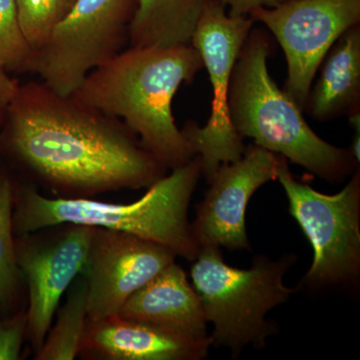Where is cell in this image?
<instances>
[{
    "instance_id": "cell-1",
    "label": "cell",
    "mask_w": 360,
    "mask_h": 360,
    "mask_svg": "<svg viewBox=\"0 0 360 360\" xmlns=\"http://www.w3.org/2000/svg\"><path fill=\"white\" fill-rule=\"evenodd\" d=\"M2 125V148L52 198L148 188L167 175L122 120L42 82L20 84Z\"/></svg>"
},
{
    "instance_id": "cell-2",
    "label": "cell",
    "mask_w": 360,
    "mask_h": 360,
    "mask_svg": "<svg viewBox=\"0 0 360 360\" xmlns=\"http://www.w3.org/2000/svg\"><path fill=\"white\" fill-rule=\"evenodd\" d=\"M191 44L167 47H129L90 71L71 96L90 108L120 118L141 146L167 169L194 156L175 123L174 97L202 70Z\"/></svg>"
},
{
    "instance_id": "cell-3",
    "label": "cell",
    "mask_w": 360,
    "mask_h": 360,
    "mask_svg": "<svg viewBox=\"0 0 360 360\" xmlns=\"http://www.w3.org/2000/svg\"><path fill=\"white\" fill-rule=\"evenodd\" d=\"M200 176V158L195 155L158 180L141 200L131 203L47 198L27 182L15 187L14 236L59 224L89 225L155 241L177 257L193 262L200 248L191 231L188 207Z\"/></svg>"
},
{
    "instance_id": "cell-4",
    "label": "cell",
    "mask_w": 360,
    "mask_h": 360,
    "mask_svg": "<svg viewBox=\"0 0 360 360\" xmlns=\"http://www.w3.org/2000/svg\"><path fill=\"white\" fill-rule=\"evenodd\" d=\"M269 37L252 28L232 72L229 106L232 124L243 139L283 155L322 180L340 184L359 168L350 149L319 136L302 110L270 77Z\"/></svg>"
},
{
    "instance_id": "cell-5",
    "label": "cell",
    "mask_w": 360,
    "mask_h": 360,
    "mask_svg": "<svg viewBox=\"0 0 360 360\" xmlns=\"http://www.w3.org/2000/svg\"><path fill=\"white\" fill-rule=\"evenodd\" d=\"M296 260L292 253L278 259L257 255L250 267L243 269L225 264L221 248H200L191 266V284L200 296L206 321L213 324L212 347L227 348L234 359L250 345L265 347L277 328L266 315L297 291L284 283Z\"/></svg>"
},
{
    "instance_id": "cell-6",
    "label": "cell",
    "mask_w": 360,
    "mask_h": 360,
    "mask_svg": "<svg viewBox=\"0 0 360 360\" xmlns=\"http://www.w3.org/2000/svg\"><path fill=\"white\" fill-rule=\"evenodd\" d=\"M277 181L290 212L314 250L311 266L297 290L340 288L356 291L360 279V170L335 194L315 191L296 179L288 160L279 155Z\"/></svg>"
},
{
    "instance_id": "cell-7",
    "label": "cell",
    "mask_w": 360,
    "mask_h": 360,
    "mask_svg": "<svg viewBox=\"0 0 360 360\" xmlns=\"http://www.w3.org/2000/svg\"><path fill=\"white\" fill-rule=\"evenodd\" d=\"M255 23L250 16L229 15L219 0H205L191 37L212 84V111L205 127L187 122L181 131L200 155L206 181L220 165L239 160L245 150L231 122L229 94L234 66Z\"/></svg>"
},
{
    "instance_id": "cell-8",
    "label": "cell",
    "mask_w": 360,
    "mask_h": 360,
    "mask_svg": "<svg viewBox=\"0 0 360 360\" xmlns=\"http://www.w3.org/2000/svg\"><path fill=\"white\" fill-rule=\"evenodd\" d=\"M137 0H77L70 14L39 51L26 71L60 96L77 91L90 71L129 44Z\"/></svg>"
},
{
    "instance_id": "cell-9",
    "label": "cell",
    "mask_w": 360,
    "mask_h": 360,
    "mask_svg": "<svg viewBox=\"0 0 360 360\" xmlns=\"http://www.w3.org/2000/svg\"><path fill=\"white\" fill-rule=\"evenodd\" d=\"M266 26L281 44L288 63L284 91L305 110L315 75L329 49L360 22V0H290L250 14Z\"/></svg>"
},
{
    "instance_id": "cell-10",
    "label": "cell",
    "mask_w": 360,
    "mask_h": 360,
    "mask_svg": "<svg viewBox=\"0 0 360 360\" xmlns=\"http://www.w3.org/2000/svg\"><path fill=\"white\" fill-rule=\"evenodd\" d=\"M94 227L59 224L15 236V257L28 293L27 335L37 354L63 293L84 270Z\"/></svg>"
},
{
    "instance_id": "cell-11",
    "label": "cell",
    "mask_w": 360,
    "mask_h": 360,
    "mask_svg": "<svg viewBox=\"0 0 360 360\" xmlns=\"http://www.w3.org/2000/svg\"><path fill=\"white\" fill-rule=\"evenodd\" d=\"M167 246L127 232L94 227L82 274L87 283V319L117 315L135 291L174 264Z\"/></svg>"
},
{
    "instance_id": "cell-12",
    "label": "cell",
    "mask_w": 360,
    "mask_h": 360,
    "mask_svg": "<svg viewBox=\"0 0 360 360\" xmlns=\"http://www.w3.org/2000/svg\"><path fill=\"white\" fill-rule=\"evenodd\" d=\"M279 155L250 144L239 160L225 163L208 180L210 188L195 206L191 231L200 248L250 250L246 232L248 202L260 187L277 179Z\"/></svg>"
},
{
    "instance_id": "cell-13",
    "label": "cell",
    "mask_w": 360,
    "mask_h": 360,
    "mask_svg": "<svg viewBox=\"0 0 360 360\" xmlns=\"http://www.w3.org/2000/svg\"><path fill=\"white\" fill-rule=\"evenodd\" d=\"M212 347L210 336L195 340L117 314L86 319L77 356L85 360H201Z\"/></svg>"
},
{
    "instance_id": "cell-14",
    "label": "cell",
    "mask_w": 360,
    "mask_h": 360,
    "mask_svg": "<svg viewBox=\"0 0 360 360\" xmlns=\"http://www.w3.org/2000/svg\"><path fill=\"white\" fill-rule=\"evenodd\" d=\"M118 315L162 326L195 340L210 336L200 296L189 283L186 271L175 262L135 291Z\"/></svg>"
},
{
    "instance_id": "cell-15",
    "label": "cell",
    "mask_w": 360,
    "mask_h": 360,
    "mask_svg": "<svg viewBox=\"0 0 360 360\" xmlns=\"http://www.w3.org/2000/svg\"><path fill=\"white\" fill-rule=\"evenodd\" d=\"M310 89L305 110L319 122H329L360 110V26H352L336 40Z\"/></svg>"
},
{
    "instance_id": "cell-16",
    "label": "cell",
    "mask_w": 360,
    "mask_h": 360,
    "mask_svg": "<svg viewBox=\"0 0 360 360\" xmlns=\"http://www.w3.org/2000/svg\"><path fill=\"white\" fill-rule=\"evenodd\" d=\"M205 0H137L129 47L191 44Z\"/></svg>"
},
{
    "instance_id": "cell-17",
    "label": "cell",
    "mask_w": 360,
    "mask_h": 360,
    "mask_svg": "<svg viewBox=\"0 0 360 360\" xmlns=\"http://www.w3.org/2000/svg\"><path fill=\"white\" fill-rule=\"evenodd\" d=\"M68 290L56 324L49 328L44 345L35 354L37 360H73L77 357L87 319L86 279L79 274Z\"/></svg>"
},
{
    "instance_id": "cell-18",
    "label": "cell",
    "mask_w": 360,
    "mask_h": 360,
    "mask_svg": "<svg viewBox=\"0 0 360 360\" xmlns=\"http://www.w3.org/2000/svg\"><path fill=\"white\" fill-rule=\"evenodd\" d=\"M15 187L8 174L0 169V312L4 314H14L21 309H18V303L25 283L15 257Z\"/></svg>"
},
{
    "instance_id": "cell-19",
    "label": "cell",
    "mask_w": 360,
    "mask_h": 360,
    "mask_svg": "<svg viewBox=\"0 0 360 360\" xmlns=\"http://www.w3.org/2000/svg\"><path fill=\"white\" fill-rule=\"evenodd\" d=\"M77 0H16L23 37L33 51L46 44Z\"/></svg>"
},
{
    "instance_id": "cell-20",
    "label": "cell",
    "mask_w": 360,
    "mask_h": 360,
    "mask_svg": "<svg viewBox=\"0 0 360 360\" xmlns=\"http://www.w3.org/2000/svg\"><path fill=\"white\" fill-rule=\"evenodd\" d=\"M32 56L18 21L16 0H0V68L26 71Z\"/></svg>"
},
{
    "instance_id": "cell-21",
    "label": "cell",
    "mask_w": 360,
    "mask_h": 360,
    "mask_svg": "<svg viewBox=\"0 0 360 360\" xmlns=\"http://www.w3.org/2000/svg\"><path fill=\"white\" fill-rule=\"evenodd\" d=\"M27 321L26 304L0 321V360L20 359L23 341L27 335Z\"/></svg>"
},
{
    "instance_id": "cell-22",
    "label": "cell",
    "mask_w": 360,
    "mask_h": 360,
    "mask_svg": "<svg viewBox=\"0 0 360 360\" xmlns=\"http://www.w3.org/2000/svg\"><path fill=\"white\" fill-rule=\"evenodd\" d=\"M226 9L229 15L250 16L252 11L264 7H276L290 0H219Z\"/></svg>"
},
{
    "instance_id": "cell-23",
    "label": "cell",
    "mask_w": 360,
    "mask_h": 360,
    "mask_svg": "<svg viewBox=\"0 0 360 360\" xmlns=\"http://www.w3.org/2000/svg\"><path fill=\"white\" fill-rule=\"evenodd\" d=\"M20 84L9 77L8 71L0 68V127L6 118L7 110L13 101Z\"/></svg>"
},
{
    "instance_id": "cell-24",
    "label": "cell",
    "mask_w": 360,
    "mask_h": 360,
    "mask_svg": "<svg viewBox=\"0 0 360 360\" xmlns=\"http://www.w3.org/2000/svg\"><path fill=\"white\" fill-rule=\"evenodd\" d=\"M349 117L350 125L354 130V139H352V155L357 162H360V110L354 111L347 115Z\"/></svg>"
}]
</instances>
